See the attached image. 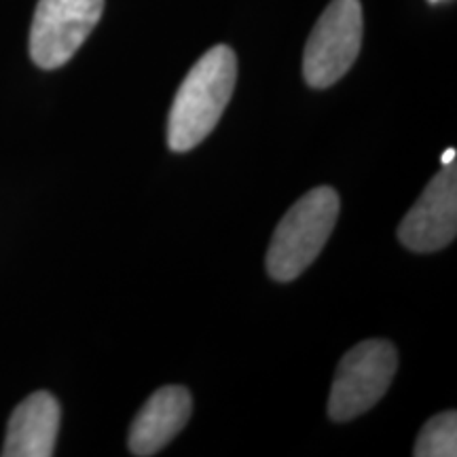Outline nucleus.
I'll return each mask as SVG.
<instances>
[{
    "instance_id": "nucleus-5",
    "label": "nucleus",
    "mask_w": 457,
    "mask_h": 457,
    "mask_svg": "<svg viewBox=\"0 0 457 457\" xmlns=\"http://www.w3.org/2000/svg\"><path fill=\"white\" fill-rule=\"evenodd\" d=\"M104 0H38L30 28V57L43 71L64 66L98 26Z\"/></svg>"
},
{
    "instance_id": "nucleus-2",
    "label": "nucleus",
    "mask_w": 457,
    "mask_h": 457,
    "mask_svg": "<svg viewBox=\"0 0 457 457\" xmlns=\"http://www.w3.org/2000/svg\"><path fill=\"white\" fill-rule=\"evenodd\" d=\"M339 216V195L335 188L318 187L303 195L273 233L267 250V271L278 282H293L301 276L333 233Z\"/></svg>"
},
{
    "instance_id": "nucleus-8",
    "label": "nucleus",
    "mask_w": 457,
    "mask_h": 457,
    "mask_svg": "<svg viewBox=\"0 0 457 457\" xmlns=\"http://www.w3.org/2000/svg\"><path fill=\"white\" fill-rule=\"evenodd\" d=\"M60 430V404L49 392H34L17 404L7 426L4 457H49Z\"/></svg>"
},
{
    "instance_id": "nucleus-9",
    "label": "nucleus",
    "mask_w": 457,
    "mask_h": 457,
    "mask_svg": "<svg viewBox=\"0 0 457 457\" xmlns=\"http://www.w3.org/2000/svg\"><path fill=\"white\" fill-rule=\"evenodd\" d=\"M413 453L417 457H455L457 455V413H445L432 417L421 428Z\"/></svg>"
},
{
    "instance_id": "nucleus-1",
    "label": "nucleus",
    "mask_w": 457,
    "mask_h": 457,
    "mask_svg": "<svg viewBox=\"0 0 457 457\" xmlns=\"http://www.w3.org/2000/svg\"><path fill=\"white\" fill-rule=\"evenodd\" d=\"M237 81V57L227 45H216L188 71L176 91L168 119V145L187 153L208 138L219 125Z\"/></svg>"
},
{
    "instance_id": "nucleus-7",
    "label": "nucleus",
    "mask_w": 457,
    "mask_h": 457,
    "mask_svg": "<svg viewBox=\"0 0 457 457\" xmlns=\"http://www.w3.org/2000/svg\"><path fill=\"white\" fill-rule=\"evenodd\" d=\"M193 411L187 387L165 386L146 400L129 430V451L138 457L155 455L179 436Z\"/></svg>"
},
{
    "instance_id": "nucleus-4",
    "label": "nucleus",
    "mask_w": 457,
    "mask_h": 457,
    "mask_svg": "<svg viewBox=\"0 0 457 457\" xmlns=\"http://www.w3.org/2000/svg\"><path fill=\"white\" fill-rule=\"evenodd\" d=\"M362 4L360 0H333L313 26L303 55V77L310 87L335 85L356 62L362 47Z\"/></svg>"
},
{
    "instance_id": "nucleus-10",
    "label": "nucleus",
    "mask_w": 457,
    "mask_h": 457,
    "mask_svg": "<svg viewBox=\"0 0 457 457\" xmlns=\"http://www.w3.org/2000/svg\"><path fill=\"white\" fill-rule=\"evenodd\" d=\"M455 163V148H449V151L443 153V165Z\"/></svg>"
},
{
    "instance_id": "nucleus-6",
    "label": "nucleus",
    "mask_w": 457,
    "mask_h": 457,
    "mask_svg": "<svg viewBox=\"0 0 457 457\" xmlns=\"http://www.w3.org/2000/svg\"><path fill=\"white\" fill-rule=\"evenodd\" d=\"M457 233V168L443 165L398 227V239L413 253H436Z\"/></svg>"
},
{
    "instance_id": "nucleus-3",
    "label": "nucleus",
    "mask_w": 457,
    "mask_h": 457,
    "mask_svg": "<svg viewBox=\"0 0 457 457\" xmlns=\"http://www.w3.org/2000/svg\"><path fill=\"white\" fill-rule=\"evenodd\" d=\"M398 369L396 347L390 341L358 343L337 367L328 396V415L335 421H350L367 413L390 387Z\"/></svg>"
}]
</instances>
